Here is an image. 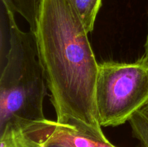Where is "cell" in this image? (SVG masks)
<instances>
[{
  "label": "cell",
  "instance_id": "cell-1",
  "mask_svg": "<svg viewBox=\"0 0 148 147\" xmlns=\"http://www.w3.org/2000/svg\"><path fill=\"white\" fill-rule=\"evenodd\" d=\"M88 33L68 0H40L34 34L56 121L103 133L95 107L99 63Z\"/></svg>",
  "mask_w": 148,
  "mask_h": 147
},
{
  "label": "cell",
  "instance_id": "cell-2",
  "mask_svg": "<svg viewBox=\"0 0 148 147\" xmlns=\"http://www.w3.org/2000/svg\"><path fill=\"white\" fill-rule=\"evenodd\" d=\"M6 13L9 44L0 77V134L12 129L25 132L44 120L48 88L34 33L23 31L14 13Z\"/></svg>",
  "mask_w": 148,
  "mask_h": 147
},
{
  "label": "cell",
  "instance_id": "cell-3",
  "mask_svg": "<svg viewBox=\"0 0 148 147\" xmlns=\"http://www.w3.org/2000/svg\"><path fill=\"white\" fill-rule=\"evenodd\" d=\"M148 104V57L131 63H98L95 107L101 127H116L129 122Z\"/></svg>",
  "mask_w": 148,
  "mask_h": 147
},
{
  "label": "cell",
  "instance_id": "cell-4",
  "mask_svg": "<svg viewBox=\"0 0 148 147\" xmlns=\"http://www.w3.org/2000/svg\"><path fill=\"white\" fill-rule=\"evenodd\" d=\"M37 142H64L72 147H116L105 136L83 123L71 122L59 123L45 119L26 132H23Z\"/></svg>",
  "mask_w": 148,
  "mask_h": 147
},
{
  "label": "cell",
  "instance_id": "cell-5",
  "mask_svg": "<svg viewBox=\"0 0 148 147\" xmlns=\"http://www.w3.org/2000/svg\"><path fill=\"white\" fill-rule=\"evenodd\" d=\"M88 33L94 29L102 0H68Z\"/></svg>",
  "mask_w": 148,
  "mask_h": 147
},
{
  "label": "cell",
  "instance_id": "cell-6",
  "mask_svg": "<svg viewBox=\"0 0 148 147\" xmlns=\"http://www.w3.org/2000/svg\"><path fill=\"white\" fill-rule=\"evenodd\" d=\"M0 138L5 141L7 147H41L38 142L28 136L21 130H9L0 134Z\"/></svg>",
  "mask_w": 148,
  "mask_h": 147
},
{
  "label": "cell",
  "instance_id": "cell-7",
  "mask_svg": "<svg viewBox=\"0 0 148 147\" xmlns=\"http://www.w3.org/2000/svg\"><path fill=\"white\" fill-rule=\"evenodd\" d=\"M40 144L41 145V147H72V146L66 143L59 142V141H49V142H44Z\"/></svg>",
  "mask_w": 148,
  "mask_h": 147
},
{
  "label": "cell",
  "instance_id": "cell-8",
  "mask_svg": "<svg viewBox=\"0 0 148 147\" xmlns=\"http://www.w3.org/2000/svg\"><path fill=\"white\" fill-rule=\"evenodd\" d=\"M145 55L148 57V29H147V35L146 37L145 44Z\"/></svg>",
  "mask_w": 148,
  "mask_h": 147
}]
</instances>
